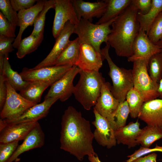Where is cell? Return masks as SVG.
<instances>
[{"mask_svg": "<svg viewBox=\"0 0 162 162\" xmlns=\"http://www.w3.org/2000/svg\"><path fill=\"white\" fill-rule=\"evenodd\" d=\"M80 43L78 37L70 40L66 48L56 60L54 65H76L79 58Z\"/></svg>", "mask_w": 162, "mask_h": 162, "instance_id": "obj_24", "label": "cell"}, {"mask_svg": "<svg viewBox=\"0 0 162 162\" xmlns=\"http://www.w3.org/2000/svg\"><path fill=\"white\" fill-rule=\"evenodd\" d=\"M0 74L2 75L5 81H8L16 91H20L29 82L23 80L20 74L12 69L9 62L8 55L4 56L3 67L0 70Z\"/></svg>", "mask_w": 162, "mask_h": 162, "instance_id": "obj_23", "label": "cell"}, {"mask_svg": "<svg viewBox=\"0 0 162 162\" xmlns=\"http://www.w3.org/2000/svg\"><path fill=\"white\" fill-rule=\"evenodd\" d=\"M117 17L100 24H94L82 18L75 25L73 33L77 35L80 43L89 44L101 53L100 46L103 42L107 43L108 36L111 31L110 26Z\"/></svg>", "mask_w": 162, "mask_h": 162, "instance_id": "obj_5", "label": "cell"}, {"mask_svg": "<svg viewBox=\"0 0 162 162\" xmlns=\"http://www.w3.org/2000/svg\"><path fill=\"white\" fill-rule=\"evenodd\" d=\"M55 4V0H45L43 9L38 14L34 22V28L31 34L38 37L44 31L46 14L50 9L54 8Z\"/></svg>", "mask_w": 162, "mask_h": 162, "instance_id": "obj_33", "label": "cell"}, {"mask_svg": "<svg viewBox=\"0 0 162 162\" xmlns=\"http://www.w3.org/2000/svg\"><path fill=\"white\" fill-rule=\"evenodd\" d=\"M44 32V31L38 37L31 34L29 36L22 40L16 53L17 57L19 58H22L27 54L35 50L43 39Z\"/></svg>", "mask_w": 162, "mask_h": 162, "instance_id": "obj_29", "label": "cell"}, {"mask_svg": "<svg viewBox=\"0 0 162 162\" xmlns=\"http://www.w3.org/2000/svg\"><path fill=\"white\" fill-rule=\"evenodd\" d=\"M58 99V98L56 97L44 99L43 102L30 108L17 118L12 119H0V125L38 122L47 116L51 106Z\"/></svg>", "mask_w": 162, "mask_h": 162, "instance_id": "obj_11", "label": "cell"}, {"mask_svg": "<svg viewBox=\"0 0 162 162\" xmlns=\"http://www.w3.org/2000/svg\"><path fill=\"white\" fill-rule=\"evenodd\" d=\"M55 15L52 29V35L56 38L66 23L70 21L74 25L79 20L70 0H55Z\"/></svg>", "mask_w": 162, "mask_h": 162, "instance_id": "obj_9", "label": "cell"}, {"mask_svg": "<svg viewBox=\"0 0 162 162\" xmlns=\"http://www.w3.org/2000/svg\"><path fill=\"white\" fill-rule=\"evenodd\" d=\"M72 66L70 65H54L38 69L25 67L19 74L24 81L41 82L51 86L61 78Z\"/></svg>", "mask_w": 162, "mask_h": 162, "instance_id": "obj_7", "label": "cell"}, {"mask_svg": "<svg viewBox=\"0 0 162 162\" xmlns=\"http://www.w3.org/2000/svg\"><path fill=\"white\" fill-rule=\"evenodd\" d=\"M133 50L132 55L128 58L129 62L139 59L145 60L148 62L152 56L162 51L161 49L151 41L147 34L140 28L134 41Z\"/></svg>", "mask_w": 162, "mask_h": 162, "instance_id": "obj_15", "label": "cell"}, {"mask_svg": "<svg viewBox=\"0 0 162 162\" xmlns=\"http://www.w3.org/2000/svg\"><path fill=\"white\" fill-rule=\"evenodd\" d=\"M60 148L80 161L86 156L96 154L93 146L94 134L89 122L72 106L65 110L62 117Z\"/></svg>", "mask_w": 162, "mask_h": 162, "instance_id": "obj_1", "label": "cell"}, {"mask_svg": "<svg viewBox=\"0 0 162 162\" xmlns=\"http://www.w3.org/2000/svg\"><path fill=\"white\" fill-rule=\"evenodd\" d=\"M132 3L142 14H147L150 10L152 5V0H132Z\"/></svg>", "mask_w": 162, "mask_h": 162, "instance_id": "obj_41", "label": "cell"}, {"mask_svg": "<svg viewBox=\"0 0 162 162\" xmlns=\"http://www.w3.org/2000/svg\"><path fill=\"white\" fill-rule=\"evenodd\" d=\"M161 130H162V128H161Z\"/></svg>", "mask_w": 162, "mask_h": 162, "instance_id": "obj_47", "label": "cell"}, {"mask_svg": "<svg viewBox=\"0 0 162 162\" xmlns=\"http://www.w3.org/2000/svg\"><path fill=\"white\" fill-rule=\"evenodd\" d=\"M161 138L162 130L161 128L147 125L141 129L136 141L138 145L148 148L155 142Z\"/></svg>", "mask_w": 162, "mask_h": 162, "instance_id": "obj_28", "label": "cell"}, {"mask_svg": "<svg viewBox=\"0 0 162 162\" xmlns=\"http://www.w3.org/2000/svg\"><path fill=\"white\" fill-rule=\"evenodd\" d=\"M81 69L76 65L73 66L61 78L51 86L44 99L58 98L62 102L66 101L73 94L74 86L73 81Z\"/></svg>", "mask_w": 162, "mask_h": 162, "instance_id": "obj_10", "label": "cell"}, {"mask_svg": "<svg viewBox=\"0 0 162 162\" xmlns=\"http://www.w3.org/2000/svg\"><path fill=\"white\" fill-rule=\"evenodd\" d=\"M1 12L9 21L13 25L17 26L18 13L12 7L9 0H0Z\"/></svg>", "mask_w": 162, "mask_h": 162, "instance_id": "obj_35", "label": "cell"}, {"mask_svg": "<svg viewBox=\"0 0 162 162\" xmlns=\"http://www.w3.org/2000/svg\"><path fill=\"white\" fill-rule=\"evenodd\" d=\"M104 59L101 53L92 46L80 43L79 57L76 65L83 71H99Z\"/></svg>", "mask_w": 162, "mask_h": 162, "instance_id": "obj_16", "label": "cell"}, {"mask_svg": "<svg viewBox=\"0 0 162 162\" xmlns=\"http://www.w3.org/2000/svg\"><path fill=\"white\" fill-rule=\"evenodd\" d=\"M162 12V0H152V7L147 14L143 15L137 12V19L140 28L147 34L154 20Z\"/></svg>", "mask_w": 162, "mask_h": 162, "instance_id": "obj_26", "label": "cell"}, {"mask_svg": "<svg viewBox=\"0 0 162 162\" xmlns=\"http://www.w3.org/2000/svg\"><path fill=\"white\" fill-rule=\"evenodd\" d=\"M74 26L75 25L70 21L66 23L56 38L55 44L50 52L44 59L33 68L34 69L54 66L56 60L70 41L69 38L73 33Z\"/></svg>", "mask_w": 162, "mask_h": 162, "instance_id": "obj_12", "label": "cell"}, {"mask_svg": "<svg viewBox=\"0 0 162 162\" xmlns=\"http://www.w3.org/2000/svg\"><path fill=\"white\" fill-rule=\"evenodd\" d=\"M38 122L0 125V143L23 140Z\"/></svg>", "mask_w": 162, "mask_h": 162, "instance_id": "obj_18", "label": "cell"}, {"mask_svg": "<svg viewBox=\"0 0 162 162\" xmlns=\"http://www.w3.org/2000/svg\"><path fill=\"white\" fill-rule=\"evenodd\" d=\"M130 110L127 101L125 100L120 103L110 124L115 130L126 125Z\"/></svg>", "mask_w": 162, "mask_h": 162, "instance_id": "obj_31", "label": "cell"}, {"mask_svg": "<svg viewBox=\"0 0 162 162\" xmlns=\"http://www.w3.org/2000/svg\"><path fill=\"white\" fill-rule=\"evenodd\" d=\"M44 134L38 122L23 140L22 143L19 145L13 154L6 162H13L16 160L18 157L24 152L42 147L44 144Z\"/></svg>", "mask_w": 162, "mask_h": 162, "instance_id": "obj_20", "label": "cell"}, {"mask_svg": "<svg viewBox=\"0 0 162 162\" xmlns=\"http://www.w3.org/2000/svg\"><path fill=\"white\" fill-rule=\"evenodd\" d=\"M107 3L106 10L96 22L97 24L108 22L120 15L131 4V0H105Z\"/></svg>", "mask_w": 162, "mask_h": 162, "instance_id": "obj_25", "label": "cell"}, {"mask_svg": "<svg viewBox=\"0 0 162 162\" xmlns=\"http://www.w3.org/2000/svg\"><path fill=\"white\" fill-rule=\"evenodd\" d=\"M5 81L7 93L5 103L0 111L1 119H12L17 118L36 104L25 99L16 92L8 81Z\"/></svg>", "mask_w": 162, "mask_h": 162, "instance_id": "obj_8", "label": "cell"}, {"mask_svg": "<svg viewBox=\"0 0 162 162\" xmlns=\"http://www.w3.org/2000/svg\"><path fill=\"white\" fill-rule=\"evenodd\" d=\"M15 39L0 34V55L4 56L14 50L12 43Z\"/></svg>", "mask_w": 162, "mask_h": 162, "instance_id": "obj_39", "label": "cell"}, {"mask_svg": "<svg viewBox=\"0 0 162 162\" xmlns=\"http://www.w3.org/2000/svg\"><path fill=\"white\" fill-rule=\"evenodd\" d=\"M133 62L134 87L140 93L144 102L158 98V83L154 82L149 74L148 62L139 59Z\"/></svg>", "mask_w": 162, "mask_h": 162, "instance_id": "obj_6", "label": "cell"}, {"mask_svg": "<svg viewBox=\"0 0 162 162\" xmlns=\"http://www.w3.org/2000/svg\"><path fill=\"white\" fill-rule=\"evenodd\" d=\"M158 92L159 95V98L160 99H162V77L158 83Z\"/></svg>", "mask_w": 162, "mask_h": 162, "instance_id": "obj_45", "label": "cell"}, {"mask_svg": "<svg viewBox=\"0 0 162 162\" xmlns=\"http://www.w3.org/2000/svg\"><path fill=\"white\" fill-rule=\"evenodd\" d=\"M88 157V159L90 162H102L96 154Z\"/></svg>", "mask_w": 162, "mask_h": 162, "instance_id": "obj_44", "label": "cell"}, {"mask_svg": "<svg viewBox=\"0 0 162 162\" xmlns=\"http://www.w3.org/2000/svg\"><path fill=\"white\" fill-rule=\"evenodd\" d=\"M156 152H162V146H160L156 144L155 147L152 148L141 146L139 149L136 150L132 154L127 156L128 159L126 161V162H131L134 159L148 154Z\"/></svg>", "mask_w": 162, "mask_h": 162, "instance_id": "obj_38", "label": "cell"}, {"mask_svg": "<svg viewBox=\"0 0 162 162\" xmlns=\"http://www.w3.org/2000/svg\"><path fill=\"white\" fill-rule=\"evenodd\" d=\"M141 130L140 123L136 121L115 130L117 143L127 145L129 148L135 147L138 145L136 140Z\"/></svg>", "mask_w": 162, "mask_h": 162, "instance_id": "obj_22", "label": "cell"}, {"mask_svg": "<svg viewBox=\"0 0 162 162\" xmlns=\"http://www.w3.org/2000/svg\"><path fill=\"white\" fill-rule=\"evenodd\" d=\"M79 74L80 79L74 86L73 94L84 108L89 110L95 105L105 79L99 71L81 70Z\"/></svg>", "mask_w": 162, "mask_h": 162, "instance_id": "obj_3", "label": "cell"}, {"mask_svg": "<svg viewBox=\"0 0 162 162\" xmlns=\"http://www.w3.org/2000/svg\"><path fill=\"white\" fill-rule=\"evenodd\" d=\"M11 4L16 11L21 10L30 8L35 4L37 0H11Z\"/></svg>", "mask_w": 162, "mask_h": 162, "instance_id": "obj_40", "label": "cell"}, {"mask_svg": "<svg viewBox=\"0 0 162 162\" xmlns=\"http://www.w3.org/2000/svg\"><path fill=\"white\" fill-rule=\"evenodd\" d=\"M157 154L153 152L144 157L136 158L131 162H157Z\"/></svg>", "mask_w": 162, "mask_h": 162, "instance_id": "obj_43", "label": "cell"}, {"mask_svg": "<svg viewBox=\"0 0 162 162\" xmlns=\"http://www.w3.org/2000/svg\"><path fill=\"white\" fill-rule=\"evenodd\" d=\"M16 27L10 22L2 13L0 12V34L15 38Z\"/></svg>", "mask_w": 162, "mask_h": 162, "instance_id": "obj_37", "label": "cell"}, {"mask_svg": "<svg viewBox=\"0 0 162 162\" xmlns=\"http://www.w3.org/2000/svg\"><path fill=\"white\" fill-rule=\"evenodd\" d=\"M138 12L131 2L111 25L107 43L114 49L119 56L128 58L133 54V44L140 28L137 19Z\"/></svg>", "mask_w": 162, "mask_h": 162, "instance_id": "obj_2", "label": "cell"}, {"mask_svg": "<svg viewBox=\"0 0 162 162\" xmlns=\"http://www.w3.org/2000/svg\"><path fill=\"white\" fill-rule=\"evenodd\" d=\"M19 141L0 143V162H6L13 154L19 145Z\"/></svg>", "mask_w": 162, "mask_h": 162, "instance_id": "obj_36", "label": "cell"}, {"mask_svg": "<svg viewBox=\"0 0 162 162\" xmlns=\"http://www.w3.org/2000/svg\"><path fill=\"white\" fill-rule=\"evenodd\" d=\"M7 93L5 80L2 75L0 74V109L2 110L5 102Z\"/></svg>", "mask_w": 162, "mask_h": 162, "instance_id": "obj_42", "label": "cell"}, {"mask_svg": "<svg viewBox=\"0 0 162 162\" xmlns=\"http://www.w3.org/2000/svg\"><path fill=\"white\" fill-rule=\"evenodd\" d=\"M44 2L45 0H38L36 4L30 8L18 12L17 26L20 27V29L13 43L14 48H18L24 31L28 26L34 24L38 15L43 9Z\"/></svg>", "mask_w": 162, "mask_h": 162, "instance_id": "obj_21", "label": "cell"}, {"mask_svg": "<svg viewBox=\"0 0 162 162\" xmlns=\"http://www.w3.org/2000/svg\"><path fill=\"white\" fill-rule=\"evenodd\" d=\"M94 120L92 122L95 129L93 133L94 138L100 145L111 148L116 146V140L114 130L107 119L94 109Z\"/></svg>", "mask_w": 162, "mask_h": 162, "instance_id": "obj_13", "label": "cell"}, {"mask_svg": "<svg viewBox=\"0 0 162 162\" xmlns=\"http://www.w3.org/2000/svg\"><path fill=\"white\" fill-rule=\"evenodd\" d=\"M50 86L41 82H29L19 94L26 100L37 104L40 102L44 92Z\"/></svg>", "mask_w": 162, "mask_h": 162, "instance_id": "obj_27", "label": "cell"}, {"mask_svg": "<svg viewBox=\"0 0 162 162\" xmlns=\"http://www.w3.org/2000/svg\"><path fill=\"white\" fill-rule=\"evenodd\" d=\"M147 35L151 41L156 45L162 39V12L154 20Z\"/></svg>", "mask_w": 162, "mask_h": 162, "instance_id": "obj_34", "label": "cell"}, {"mask_svg": "<svg viewBox=\"0 0 162 162\" xmlns=\"http://www.w3.org/2000/svg\"><path fill=\"white\" fill-rule=\"evenodd\" d=\"M138 117L147 125L162 128V99L144 102Z\"/></svg>", "mask_w": 162, "mask_h": 162, "instance_id": "obj_19", "label": "cell"}, {"mask_svg": "<svg viewBox=\"0 0 162 162\" xmlns=\"http://www.w3.org/2000/svg\"><path fill=\"white\" fill-rule=\"evenodd\" d=\"M156 45L159 48L162 50V39L158 41Z\"/></svg>", "mask_w": 162, "mask_h": 162, "instance_id": "obj_46", "label": "cell"}, {"mask_svg": "<svg viewBox=\"0 0 162 162\" xmlns=\"http://www.w3.org/2000/svg\"><path fill=\"white\" fill-rule=\"evenodd\" d=\"M130 110L131 118L138 117L141 107L144 102L142 95L136 89L132 88L128 92L126 98Z\"/></svg>", "mask_w": 162, "mask_h": 162, "instance_id": "obj_30", "label": "cell"}, {"mask_svg": "<svg viewBox=\"0 0 162 162\" xmlns=\"http://www.w3.org/2000/svg\"><path fill=\"white\" fill-rule=\"evenodd\" d=\"M72 4L79 20L82 18L92 22L93 18L99 19L106 8V0L92 2L82 0H72Z\"/></svg>", "mask_w": 162, "mask_h": 162, "instance_id": "obj_17", "label": "cell"}, {"mask_svg": "<svg viewBox=\"0 0 162 162\" xmlns=\"http://www.w3.org/2000/svg\"><path fill=\"white\" fill-rule=\"evenodd\" d=\"M161 161H162V159H161Z\"/></svg>", "mask_w": 162, "mask_h": 162, "instance_id": "obj_48", "label": "cell"}, {"mask_svg": "<svg viewBox=\"0 0 162 162\" xmlns=\"http://www.w3.org/2000/svg\"><path fill=\"white\" fill-rule=\"evenodd\" d=\"M101 49L104 59L106 60L109 68V75L112 83L111 92L120 103L126 100L128 92L134 87L132 70L120 68L112 61L109 53L110 47L108 44Z\"/></svg>", "mask_w": 162, "mask_h": 162, "instance_id": "obj_4", "label": "cell"}, {"mask_svg": "<svg viewBox=\"0 0 162 162\" xmlns=\"http://www.w3.org/2000/svg\"><path fill=\"white\" fill-rule=\"evenodd\" d=\"M148 69L152 79L158 83L162 77V51L150 58L148 62Z\"/></svg>", "mask_w": 162, "mask_h": 162, "instance_id": "obj_32", "label": "cell"}, {"mask_svg": "<svg viewBox=\"0 0 162 162\" xmlns=\"http://www.w3.org/2000/svg\"><path fill=\"white\" fill-rule=\"evenodd\" d=\"M111 88V84L108 82L103 84L100 95L94 108L99 114L106 118L109 123L120 104L113 95Z\"/></svg>", "mask_w": 162, "mask_h": 162, "instance_id": "obj_14", "label": "cell"}]
</instances>
